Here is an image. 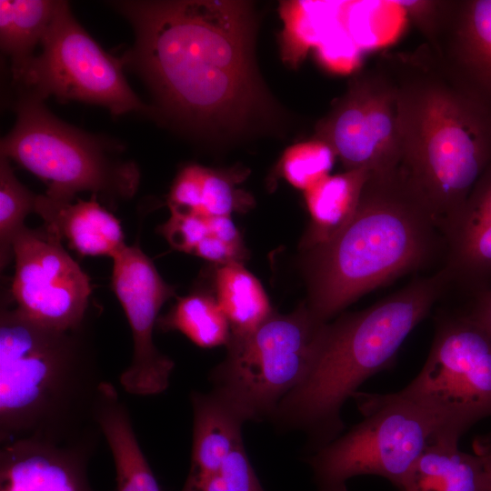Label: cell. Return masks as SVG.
I'll list each match as a JSON object with an SVG mask.
<instances>
[{
	"instance_id": "cell-26",
	"label": "cell",
	"mask_w": 491,
	"mask_h": 491,
	"mask_svg": "<svg viewBox=\"0 0 491 491\" xmlns=\"http://www.w3.org/2000/svg\"><path fill=\"white\" fill-rule=\"evenodd\" d=\"M37 195L28 190L15 175L9 159L0 157V261L5 268L13 258L12 243L35 212Z\"/></svg>"
},
{
	"instance_id": "cell-6",
	"label": "cell",
	"mask_w": 491,
	"mask_h": 491,
	"mask_svg": "<svg viewBox=\"0 0 491 491\" xmlns=\"http://www.w3.org/2000/svg\"><path fill=\"white\" fill-rule=\"evenodd\" d=\"M16 122L1 139V155L45 183V195L71 202L91 191L113 199L132 197L138 187L136 165L112 156L98 137L55 116L38 97L26 93L15 104Z\"/></svg>"
},
{
	"instance_id": "cell-25",
	"label": "cell",
	"mask_w": 491,
	"mask_h": 491,
	"mask_svg": "<svg viewBox=\"0 0 491 491\" xmlns=\"http://www.w3.org/2000/svg\"><path fill=\"white\" fill-rule=\"evenodd\" d=\"M156 325L163 331H178L202 348L227 345L231 337L229 323L215 296L193 293L176 300Z\"/></svg>"
},
{
	"instance_id": "cell-20",
	"label": "cell",
	"mask_w": 491,
	"mask_h": 491,
	"mask_svg": "<svg viewBox=\"0 0 491 491\" xmlns=\"http://www.w3.org/2000/svg\"><path fill=\"white\" fill-rule=\"evenodd\" d=\"M402 491H491V476L477 455L436 437L411 467Z\"/></svg>"
},
{
	"instance_id": "cell-2",
	"label": "cell",
	"mask_w": 491,
	"mask_h": 491,
	"mask_svg": "<svg viewBox=\"0 0 491 491\" xmlns=\"http://www.w3.org/2000/svg\"><path fill=\"white\" fill-rule=\"evenodd\" d=\"M397 88L398 168L442 234L491 163V107L425 45L382 57Z\"/></svg>"
},
{
	"instance_id": "cell-30",
	"label": "cell",
	"mask_w": 491,
	"mask_h": 491,
	"mask_svg": "<svg viewBox=\"0 0 491 491\" xmlns=\"http://www.w3.org/2000/svg\"><path fill=\"white\" fill-rule=\"evenodd\" d=\"M469 303L461 309L491 337V286L471 293Z\"/></svg>"
},
{
	"instance_id": "cell-27",
	"label": "cell",
	"mask_w": 491,
	"mask_h": 491,
	"mask_svg": "<svg viewBox=\"0 0 491 491\" xmlns=\"http://www.w3.org/2000/svg\"><path fill=\"white\" fill-rule=\"evenodd\" d=\"M335 158L333 150L326 143L313 138L285 151L280 172L291 185L305 192L329 175Z\"/></svg>"
},
{
	"instance_id": "cell-18",
	"label": "cell",
	"mask_w": 491,
	"mask_h": 491,
	"mask_svg": "<svg viewBox=\"0 0 491 491\" xmlns=\"http://www.w3.org/2000/svg\"><path fill=\"white\" fill-rule=\"evenodd\" d=\"M95 419L112 453L115 491H161L140 447L128 409L107 380L100 386Z\"/></svg>"
},
{
	"instance_id": "cell-7",
	"label": "cell",
	"mask_w": 491,
	"mask_h": 491,
	"mask_svg": "<svg viewBox=\"0 0 491 491\" xmlns=\"http://www.w3.org/2000/svg\"><path fill=\"white\" fill-rule=\"evenodd\" d=\"M327 324L303 304L286 315L273 313L251 333L231 336L225 360L210 374L212 389L245 421L271 419L310 372Z\"/></svg>"
},
{
	"instance_id": "cell-1",
	"label": "cell",
	"mask_w": 491,
	"mask_h": 491,
	"mask_svg": "<svg viewBox=\"0 0 491 491\" xmlns=\"http://www.w3.org/2000/svg\"><path fill=\"white\" fill-rule=\"evenodd\" d=\"M135 45L122 61L146 82L161 111L205 137L244 135L273 103L254 56L256 19L245 1H118Z\"/></svg>"
},
{
	"instance_id": "cell-23",
	"label": "cell",
	"mask_w": 491,
	"mask_h": 491,
	"mask_svg": "<svg viewBox=\"0 0 491 491\" xmlns=\"http://www.w3.org/2000/svg\"><path fill=\"white\" fill-rule=\"evenodd\" d=\"M58 1L1 0L0 45L10 58L13 79L20 83L54 17Z\"/></svg>"
},
{
	"instance_id": "cell-3",
	"label": "cell",
	"mask_w": 491,
	"mask_h": 491,
	"mask_svg": "<svg viewBox=\"0 0 491 491\" xmlns=\"http://www.w3.org/2000/svg\"><path fill=\"white\" fill-rule=\"evenodd\" d=\"M308 252L307 306L321 321L365 294L445 256L432 213L399 168L371 173L350 222Z\"/></svg>"
},
{
	"instance_id": "cell-15",
	"label": "cell",
	"mask_w": 491,
	"mask_h": 491,
	"mask_svg": "<svg viewBox=\"0 0 491 491\" xmlns=\"http://www.w3.org/2000/svg\"><path fill=\"white\" fill-rule=\"evenodd\" d=\"M98 443L21 439L1 444L0 491H95L88 465Z\"/></svg>"
},
{
	"instance_id": "cell-9",
	"label": "cell",
	"mask_w": 491,
	"mask_h": 491,
	"mask_svg": "<svg viewBox=\"0 0 491 491\" xmlns=\"http://www.w3.org/2000/svg\"><path fill=\"white\" fill-rule=\"evenodd\" d=\"M427 358L397 393L435 413L443 436L458 442L491 416V337L460 308L440 307Z\"/></svg>"
},
{
	"instance_id": "cell-19",
	"label": "cell",
	"mask_w": 491,
	"mask_h": 491,
	"mask_svg": "<svg viewBox=\"0 0 491 491\" xmlns=\"http://www.w3.org/2000/svg\"><path fill=\"white\" fill-rule=\"evenodd\" d=\"M193 440L187 476L200 477L216 471L234 448L243 442L246 422L237 411L213 389L191 393Z\"/></svg>"
},
{
	"instance_id": "cell-4",
	"label": "cell",
	"mask_w": 491,
	"mask_h": 491,
	"mask_svg": "<svg viewBox=\"0 0 491 491\" xmlns=\"http://www.w3.org/2000/svg\"><path fill=\"white\" fill-rule=\"evenodd\" d=\"M84 325L58 330L16 308L0 313V442L99 440L95 408L103 377Z\"/></svg>"
},
{
	"instance_id": "cell-29",
	"label": "cell",
	"mask_w": 491,
	"mask_h": 491,
	"mask_svg": "<svg viewBox=\"0 0 491 491\" xmlns=\"http://www.w3.org/2000/svg\"><path fill=\"white\" fill-rule=\"evenodd\" d=\"M160 231L173 248L189 254L210 235L206 217L174 210Z\"/></svg>"
},
{
	"instance_id": "cell-14",
	"label": "cell",
	"mask_w": 491,
	"mask_h": 491,
	"mask_svg": "<svg viewBox=\"0 0 491 491\" xmlns=\"http://www.w3.org/2000/svg\"><path fill=\"white\" fill-rule=\"evenodd\" d=\"M422 34L446 72L491 107V0L440 1Z\"/></svg>"
},
{
	"instance_id": "cell-31",
	"label": "cell",
	"mask_w": 491,
	"mask_h": 491,
	"mask_svg": "<svg viewBox=\"0 0 491 491\" xmlns=\"http://www.w3.org/2000/svg\"><path fill=\"white\" fill-rule=\"evenodd\" d=\"M473 449L482 459L491 476V434L476 437L473 443Z\"/></svg>"
},
{
	"instance_id": "cell-17",
	"label": "cell",
	"mask_w": 491,
	"mask_h": 491,
	"mask_svg": "<svg viewBox=\"0 0 491 491\" xmlns=\"http://www.w3.org/2000/svg\"><path fill=\"white\" fill-rule=\"evenodd\" d=\"M35 213L81 256L113 257L125 246L119 220L97 202L96 195L75 203L37 195Z\"/></svg>"
},
{
	"instance_id": "cell-24",
	"label": "cell",
	"mask_w": 491,
	"mask_h": 491,
	"mask_svg": "<svg viewBox=\"0 0 491 491\" xmlns=\"http://www.w3.org/2000/svg\"><path fill=\"white\" fill-rule=\"evenodd\" d=\"M214 285L215 297L229 323L231 336L251 333L274 313L260 281L242 262L218 266Z\"/></svg>"
},
{
	"instance_id": "cell-10",
	"label": "cell",
	"mask_w": 491,
	"mask_h": 491,
	"mask_svg": "<svg viewBox=\"0 0 491 491\" xmlns=\"http://www.w3.org/2000/svg\"><path fill=\"white\" fill-rule=\"evenodd\" d=\"M42 51L31 61L19 84L43 100L103 105L114 115L145 112L146 106L131 89L123 61L106 53L81 26L65 1H58L41 42Z\"/></svg>"
},
{
	"instance_id": "cell-22",
	"label": "cell",
	"mask_w": 491,
	"mask_h": 491,
	"mask_svg": "<svg viewBox=\"0 0 491 491\" xmlns=\"http://www.w3.org/2000/svg\"><path fill=\"white\" fill-rule=\"evenodd\" d=\"M244 203L230 175L197 164L179 171L167 199L169 210L204 217L230 216Z\"/></svg>"
},
{
	"instance_id": "cell-16",
	"label": "cell",
	"mask_w": 491,
	"mask_h": 491,
	"mask_svg": "<svg viewBox=\"0 0 491 491\" xmlns=\"http://www.w3.org/2000/svg\"><path fill=\"white\" fill-rule=\"evenodd\" d=\"M443 235L448 289L469 295L491 286V163Z\"/></svg>"
},
{
	"instance_id": "cell-12",
	"label": "cell",
	"mask_w": 491,
	"mask_h": 491,
	"mask_svg": "<svg viewBox=\"0 0 491 491\" xmlns=\"http://www.w3.org/2000/svg\"><path fill=\"white\" fill-rule=\"evenodd\" d=\"M15 274L11 284L16 309L47 327L71 330L84 325L92 286L88 276L45 226L26 225L12 243Z\"/></svg>"
},
{
	"instance_id": "cell-21",
	"label": "cell",
	"mask_w": 491,
	"mask_h": 491,
	"mask_svg": "<svg viewBox=\"0 0 491 491\" xmlns=\"http://www.w3.org/2000/svg\"><path fill=\"white\" fill-rule=\"evenodd\" d=\"M370 174L366 169L345 170L304 192L310 216L302 242L306 251L329 242L350 222Z\"/></svg>"
},
{
	"instance_id": "cell-28",
	"label": "cell",
	"mask_w": 491,
	"mask_h": 491,
	"mask_svg": "<svg viewBox=\"0 0 491 491\" xmlns=\"http://www.w3.org/2000/svg\"><path fill=\"white\" fill-rule=\"evenodd\" d=\"M181 491H264V489L242 442L214 473L200 477L187 476Z\"/></svg>"
},
{
	"instance_id": "cell-5",
	"label": "cell",
	"mask_w": 491,
	"mask_h": 491,
	"mask_svg": "<svg viewBox=\"0 0 491 491\" xmlns=\"http://www.w3.org/2000/svg\"><path fill=\"white\" fill-rule=\"evenodd\" d=\"M448 283L440 267L364 310L328 323L310 372L270 420L281 428L305 432L314 451L340 436L345 402L392 364L407 336L444 297Z\"/></svg>"
},
{
	"instance_id": "cell-11",
	"label": "cell",
	"mask_w": 491,
	"mask_h": 491,
	"mask_svg": "<svg viewBox=\"0 0 491 491\" xmlns=\"http://www.w3.org/2000/svg\"><path fill=\"white\" fill-rule=\"evenodd\" d=\"M396 82L381 58L356 75L318 121L314 138L326 143L346 170H394L400 162Z\"/></svg>"
},
{
	"instance_id": "cell-13",
	"label": "cell",
	"mask_w": 491,
	"mask_h": 491,
	"mask_svg": "<svg viewBox=\"0 0 491 491\" xmlns=\"http://www.w3.org/2000/svg\"><path fill=\"white\" fill-rule=\"evenodd\" d=\"M111 258L112 289L133 336V357L119 381L132 395L163 393L169 386L175 363L156 348L153 332L161 307L175 289L164 281L138 245H125Z\"/></svg>"
},
{
	"instance_id": "cell-8",
	"label": "cell",
	"mask_w": 491,
	"mask_h": 491,
	"mask_svg": "<svg viewBox=\"0 0 491 491\" xmlns=\"http://www.w3.org/2000/svg\"><path fill=\"white\" fill-rule=\"evenodd\" d=\"M353 398L364 419L309 457L317 491H347V481L374 475L402 491L420 455L443 425L432 411L397 392H356Z\"/></svg>"
}]
</instances>
